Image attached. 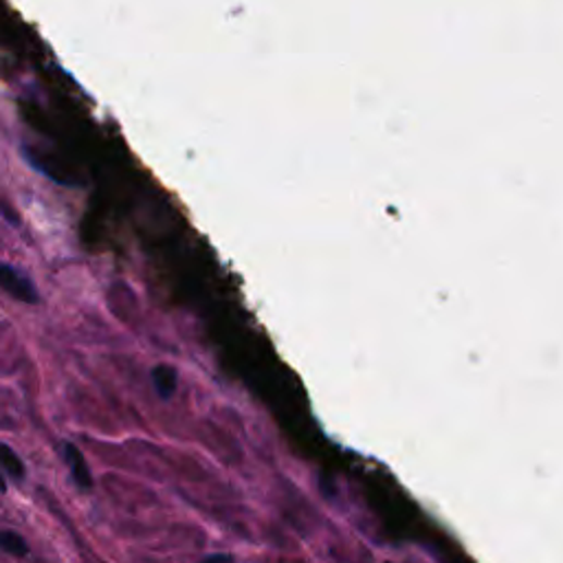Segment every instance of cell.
<instances>
[{"label":"cell","instance_id":"6","mask_svg":"<svg viewBox=\"0 0 563 563\" xmlns=\"http://www.w3.org/2000/svg\"><path fill=\"white\" fill-rule=\"evenodd\" d=\"M200 563H236V559L228 552H216V554H209L205 556Z\"/></svg>","mask_w":563,"mask_h":563},{"label":"cell","instance_id":"5","mask_svg":"<svg viewBox=\"0 0 563 563\" xmlns=\"http://www.w3.org/2000/svg\"><path fill=\"white\" fill-rule=\"evenodd\" d=\"M0 550L12 554V556H21V559L29 554L27 541L14 530H0Z\"/></svg>","mask_w":563,"mask_h":563},{"label":"cell","instance_id":"7","mask_svg":"<svg viewBox=\"0 0 563 563\" xmlns=\"http://www.w3.org/2000/svg\"><path fill=\"white\" fill-rule=\"evenodd\" d=\"M0 491H5V480L3 478H0Z\"/></svg>","mask_w":563,"mask_h":563},{"label":"cell","instance_id":"4","mask_svg":"<svg viewBox=\"0 0 563 563\" xmlns=\"http://www.w3.org/2000/svg\"><path fill=\"white\" fill-rule=\"evenodd\" d=\"M152 381L157 388V394H161L163 399H170L176 390V372L170 366H159L152 372Z\"/></svg>","mask_w":563,"mask_h":563},{"label":"cell","instance_id":"3","mask_svg":"<svg viewBox=\"0 0 563 563\" xmlns=\"http://www.w3.org/2000/svg\"><path fill=\"white\" fill-rule=\"evenodd\" d=\"M0 469H3L10 478L14 480H23L25 478V465L19 458V454L14 449L5 442H0Z\"/></svg>","mask_w":563,"mask_h":563},{"label":"cell","instance_id":"1","mask_svg":"<svg viewBox=\"0 0 563 563\" xmlns=\"http://www.w3.org/2000/svg\"><path fill=\"white\" fill-rule=\"evenodd\" d=\"M0 289L10 293L14 299L25 304H40V291L36 284L14 265L0 262Z\"/></svg>","mask_w":563,"mask_h":563},{"label":"cell","instance_id":"2","mask_svg":"<svg viewBox=\"0 0 563 563\" xmlns=\"http://www.w3.org/2000/svg\"><path fill=\"white\" fill-rule=\"evenodd\" d=\"M62 456H64V463L71 469V476H73L75 485L79 489H90L93 487V476H90V469H88L86 458L82 456L79 449L75 444H71V442H64L62 444Z\"/></svg>","mask_w":563,"mask_h":563}]
</instances>
